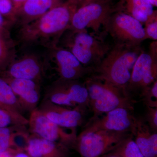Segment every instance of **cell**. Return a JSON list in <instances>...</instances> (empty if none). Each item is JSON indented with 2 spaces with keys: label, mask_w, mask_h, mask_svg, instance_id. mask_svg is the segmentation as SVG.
Instances as JSON below:
<instances>
[{
  "label": "cell",
  "mask_w": 157,
  "mask_h": 157,
  "mask_svg": "<svg viewBox=\"0 0 157 157\" xmlns=\"http://www.w3.org/2000/svg\"><path fill=\"white\" fill-rule=\"evenodd\" d=\"M78 0H69L51 9L25 25L11 29L17 51L48 49L56 47L62 35L70 27Z\"/></svg>",
  "instance_id": "cell-1"
},
{
  "label": "cell",
  "mask_w": 157,
  "mask_h": 157,
  "mask_svg": "<svg viewBox=\"0 0 157 157\" xmlns=\"http://www.w3.org/2000/svg\"><path fill=\"white\" fill-rule=\"evenodd\" d=\"M143 51L140 45L132 46L114 44L94 68L91 76L107 82L127 91L134 65Z\"/></svg>",
  "instance_id": "cell-2"
},
{
  "label": "cell",
  "mask_w": 157,
  "mask_h": 157,
  "mask_svg": "<svg viewBox=\"0 0 157 157\" xmlns=\"http://www.w3.org/2000/svg\"><path fill=\"white\" fill-rule=\"evenodd\" d=\"M56 46L67 49L86 67L94 68L111 48L101 38L87 30L69 28L62 35Z\"/></svg>",
  "instance_id": "cell-3"
},
{
  "label": "cell",
  "mask_w": 157,
  "mask_h": 157,
  "mask_svg": "<svg viewBox=\"0 0 157 157\" xmlns=\"http://www.w3.org/2000/svg\"><path fill=\"white\" fill-rule=\"evenodd\" d=\"M89 97V107L93 119L118 108L134 109L131 95L125 90L90 76L84 82Z\"/></svg>",
  "instance_id": "cell-4"
},
{
  "label": "cell",
  "mask_w": 157,
  "mask_h": 157,
  "mask_svg": "<svg viewBox=\"0 0 157 157\" xmlns=\"http://www.w3.org/2000/svg\"><path fill=\"white\" fill-rule=\"evenodd\" d=\"M94 68L82 64L69 51L56 46L45 51V78L80 80L92 74Z\"/></svg>",
  "instance_id": "cell-5"
},
{
  "label": "cell",
  "mask_w": 157,
  "mask_h": 157,
  "mask_svg": "<svg viewBox=\"0 0 157 157\" xmlns=\"http://www.w3.org/2000/svg\"><path fill=\"white\" fill-rule=\"evenodd\" d=\"M132 135L130 132L108 131L81 132L77 135L73 148L82 157H100L112 151Z\"/></svg>",
  "instance_id": "cell-6"
},
{
  "label": "cell",
  "mask_w": 157,
  "mask_h": 157,
  "mask_svg": "<svg viewBox=\"0 0 157 157\" xmlns=\"http://www.w3.org/2000/svg\"><path fill=\"white\" fill-rule=\"evenodd\" d=\"M46 49L17 51V56L0 76L33 80L42 84L45 78V54Z\"/></svg>",
  "instance_id": "cell-7"
},
{
  "label": "cell",
  "mask_w": 157,
  "mask_h": 157,
  "mask_svg": "<svg viewBox=\"0 0 157 157\" xmlns=\"http://www.w3.org/2000/svg\"><path fill=\"white\" fill-rule=\"evenodd\" d=\"M104 29L114 40V44L139 46L147 39L141 22L119 10L111 14Z\"/></svg>",
  "instance_id": "cell-8"
},
{
  "label": "cell",
  "mask_w": 157,
  "mask_h": 157,
  "mask_svg": "<svg viewBox=\"0 0 157 157\" xmlns=\"http://www.w3.org/2000/svg\"><path fill=\"white\" fill-rule=\"evenodd\" d=\"M44 100L68 107H89V97L84 82L80 80L57 79L45 89Z\"/></svg>",
  "instance_id": "cell-9"
},
{
  "label": "cell",
  "mask_w": 157,
  "mask_h": 157,
  "mask_svg": "<svg viewBox=\"0 0 157 157\" xmlns=\"http://www.w3.org/2000/svg\"><path fill=\"white\" fill-rule=\"evenodd\" d=\"M119 9L113 7L110 0H103L79 6L73 14L70 28L76 30L91 29L97 33L104 27L111 14Z\"/></svg>",
  "instance_id": "cell-10"
},
{
  "label": "cell",
  "mask_w": 157,
  "mask_h": 157,
  "mask_svg": "<svg viewBox=\"0 0 157 157\" xmlns=\"http://www.w3.org/2000/svg\"><path fill=\"white\" fill-rule=\"evenodd\" d=\"M28 120L29 133L73 148L77 136L76 128L68 131L69 128L60 127L48 119L37 107L30 113Z\"/></svg>",
  "instance_id": "cell-11"
},
{
  "label": "cell",
  "mask_w": 157,
  "mask_h": 157,
  "mask_svg": "<svg viewBox=\"0 0 157 157\" xmlns=\"http://www.w3.org/2000/svg\"><path fill=\"white\" fill-rule=\"evenodd\" d=\"M157 78V42L152 43L147 52H142L137 59L133 70L127 90L130 94L132 92L140 91L151 85Z\"/></svg>",
  "instance_id": "cell-12"
},
{
  "label": "cell",
  "mask_w": 157,
  "mask_h": 157,
  "mask_svg": "<svg viewBox=\"0 0 157 157\" xmlns=\"http://www.w3.org/2000/svg\"><path fill=\"white\" fill-rule=\"evenodd\" d=\"M132 110L124 108H118L105 113L103 117L92 119L81 132L87 133L99 131L132 132L135 117Z\"/></svg>",
  "instance_id": "cell-13"
},
{
  "label": "cell",
  "mask_w": 157,
  "mask_h": 157,
  "mask_svg": "<svg viewBox=\"0 0 157 157\" xmlns=\"http://www.w3.org/2000/svg\"><path fill=\"white\" fill-rule=\"evenodd\" d=\"M37 108L52 121L67 128H76L80 125L85 110L79 107L68 108L44 99Z\"/></svg>",
  "instance_id": "cell-14"
},
{
  "label": "cell",
  "mask_w": 157,
  "mask_h": 157,
  "mask_svg": "<svg viewBox=\"0 0 157 157\" xmlns=\"http://www.w3.org/2000/svg\"><path fill=\"white\" fill-rule=\"evenodd\" d=\"M2 77L9 83L17 97L23 112L31 113L38 107L42 84L29 79Z\"/></svg>",
  "instance_id": "cell-15"
},
{
  "label": "cell",
  "mask_w": 157,
  "mask_h": 157,
  "mask_svg": "<svg viewBox=\"0 0 157 157\" xmlns=\"http://www.w3.org/2000/svg\"><path fill=\"white\" fill-rule=\"evenodd\" d=\"M70 149L63 144L31 134L25 151L31 157H70Z\"/></svg>",
  "instance_id": "cell-16"
},
{
  "label": "cell",
  "mask_w": 157,
  "mask_h": 157,
  "mask_svg": "<svg viewBox=\"0 0 157 157\" xmlns=\"http://www.w3.org/2000/svg\"><path fill=\"white\" fill-rule=\"evenodd\" d=\"M59 4L57 0H27L16 11L11 29L33 21Z\"/></svg>",
  "instance_id": "cell-17"
},
{
  "label": "cell",
  "mask_w": 157,
  "mask_h": 157,
  "mask_svg": "<svg viewBox=\"0 0 157 157\" xmlns=\"http://www.w3.org/2000/svg\"><path fill=\"white\" fill-rule=\"evenodd\" d=\"M135 143L144 157H157V134L143 119L135 117L132 132Z\"/></svg>",
  "instance_id": "cell-18"
},
{
  "label": "cell",
  "mask_w": 157,
  "mask_h": 157,
  "mask_svg": "<svg viewBox=\"0 0 157 157\" xmlns=\"http://www.w3.org/2000/svg\"><path fill=\"white\" fill-rule=\"evenodd\" d=\"M30 135L26 126L0 128V152L25 151Z\"/></svg>",
  "instance_id": "cell-19"
},
{
  "label": "cell",
  "mask_w": 157,
  "mask_h": 157,
  "mask_svg": "<svg viewBox=\"0 0 157 157\" xmlns=\"http://www.w3.org/2000/svg\"><path fill=\"white\" fill-rule=\"evenodd\" d=\"M10 30L7 28L0 29V73L7 70L17 56V45Z\"/></svg>",
  "instance_id": "cell-20"
},
{
  "label": "cell",
  "mask_w": 157,
  "mask_h": 157,
  "mask_svg": "<svg viewBox=\"0 0 157 157\" xmlns=\"http://www.w3.org/2000/svg\"><path fill=\"white\" fill-rule=\"evenodd\" d=\"M124 12L144 23L156 14L148 0H127V11Z\"/></svg>",
  "instance_id": "cell-21"
},
{
  "label": "cell",
  "mask_w": 157,
  "mask_h": 157,
  "mask_svg": "<svg viewBox=\"0 0 157 157\" xmlns=\"http://www.w3.org/2000/svg\"><path fill=\"white\" fill-rule=\"evenodd\" d=\"M0 107L22 113L17 97L7 81L0 76Z\"/></svg>",
  "instance_id": "cell-22"
},
{
  "label": "cell",
  "mask_w": 157,
  "mask_h": 157,
  "mask_svg": "<svg viewBox=\"0 0 157 157\" xmlns=\"http://www.w3.org/2000/svg\"><path fill=\"white\" fill-rule=\"evenodd\" d=\"M29 120L22 113L0 107V128L15 125L27 126Z\"/></svg>",
  "instance_id": "cell-23"
},
{
  "label": "cell",
  "mask_w": 157,
  "mask_h": 157,
  "mask_svg": "<svg viewBox=\"0 0 157 157\" xmlns=\"http://www.w3.org/2000/svg\"><path fill=\"white\" fill-rule=\"evenodd\" d=\"M112 152L121 157H144L132 135L121 141Z\"/></svg>",
  "instance_id": "cell-24"
},
{
  "label": "cell",
  "mask_w": 157,
  "mask_h": 157,
  "mask_svg": "<svg viewBox=\"0 0 157 157\" xmlns=\"http://www.w3.org/2000/svg\"><path fill=\"white\" fill-rule=\"evenodd\" d=\"M140 95L147 107H157V80L141 91Z\"/></svg>",
  "instance_id": "cell-25"
},
{
  "label": "cell",
  "mask_w": 157,
  "mask_h": 157,
  "mask_svg": "<svg viewBox=\"0 0 157 157\" xmlns=\"http://www.w3.org/2000/svg\"><path fill=\"white\" fill-rule=\"evenodd\" d=\"M0 13L13 25L16 10L11 0H0Z\"/></svg>",
  "instance_id": "cell-26"
},
{
  "label": "cell",
  "mask_w": 157,
  "mask_h": 157,
  "mask_svg": "<svg viewBox=\"0 0 157 157\" xmlns=\"http://www.w3.org/2000/svg\"><path fill=\"white\" fill-rule=\"evenodd\" d=\"M144 29L147 39H150L156 41L157 39V14L151 17L145 23Z\"/></svg>",
  "instance_id": "cell-27"
},
{
  "label": "cell",
  "mask_w": 157,
  "mask_h": 157,
  "mask_svg": "<svg viewBox=\"0 0 157 157\" xmlns=\"http://www.w3.org/2000/svg\"><path fill=\"white\" fill-rule=\"evenodd\" d=\"M145 122L152 132L157 131V107H147Z\"/></svg>",
  "instance_id": "cell-28"
},
{
  "label": "cell",
  "mask_w": 157,
  "mask_h": 157,
  "mask_svg": "<svg viewBox=\"0 0 157 157\" xmlns=\"http://www.w3.org/2000/svg\"><path fill=\"white\" fill-rule=\"evenodd\" d=\"M12 26L11 23L6 19L2 14L0 13V29L7 28L11 29Z\"/></svg>",
  "instance_id": "cell-29"
},
{
  "label": "cell",
  "mask_w": 157,
  "mask_h": 157,
  "mask_svg": "<svg viewBox=\"0 0 157 157\" xmlns=\"http://www.w3.org/2000/svg\"><path fill=\"white\" fill-rule=\"evenodd\" d=\"M26 1L27 0H11L15 7L16 12L17 9H19Z\"/></svg>",
  "instance_id": "cell-30"
},
{
  "label": "cell",
  "mask_w": 157,
  "mask_h": 157,
  "mask_svg": "<svg viewBox=\"0 0 157 157\" xmlns=\"http://www.w3.org/2000/svg\"><path fill=\"white\" fill-rule=\"evenodd\" d=\"M12 157H31L25 151L16 152Z\"/></svg>",
  "instance_id": "cell-31"
},
{
  "label": "cell",
  "mask_w": 157,
  "mask_h": 157,
  "mask_svg": "<svg viewBox=\"0 0 157 157\" xmlns=\"http://www.w3.org/2000/svg\"><path fill=\"white\" fill-rule=\"evenodd\" d=\"M16 152L13 151L0 152V157H12Z\"/></svg>",
  "instance_id": "cell-32"
},
{
  "label": "cell",
  "mask_w": 157,
  "mask_h": 157,
  "mask_svg": "<svg viewBox=\"0 0 157 157\" xmlns=\"http://www.w3.org/2000/svg\"><path fill=\"white\" fill-rule=\"evenodd\" d=\"M78 1H79V3H80V6L86 5L88 3L99 2V1H103V0H78Z\"/></svg>",
  "instance_id": "cell-33"
},
{
  "label": "cell",
  "mask_w": 157,
  "mask_h": 157,
  "mask_svg": "<svg viewBox=\"0 0 157 157\" xmlns=\"http://www.w3.org/2000/svg\"><path fill=\"white\" fill-rule=\"evenodd\" d=\"M100 157H121L119 155L113 152H110L108 153L107 154L104 155Z\"/></svg>",
  "instance_id": "cell-34"
},
{
  "label": "cell",
  "mask_w": 157,
  "mask_h": 157,
  "mask_svg": "<svg viewBox=\"0 0 157 157\" xmlns=\"http://www.w3.org/2000/svg\"><path fill=\"white\" fill-rule=\"evenodd\" d=\"M148 1L153 6H154L157 7V0H148Z\"/></svg>",
  "instance_id": "cell-35"
}]
</instances>
